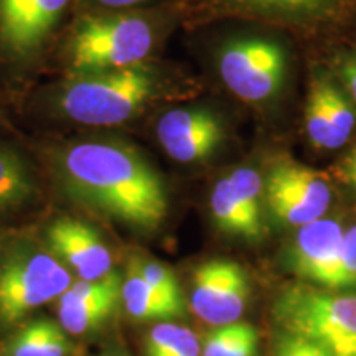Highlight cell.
<instances>
[{"instance_id":"obj_1","label":"cell","mask_w":356,"mask_h":356,"mask_svg":"<svg viewBox=\"0 0 356 356\" xmlns=\"http://www.w3.org/2000/svg\"><path fill=\"white\" fill-rule=\"evenodd\" d=\"M56 168L74 198L104 215L144 231L159 229L165 221V184L129 144L113 139L71 142L58 150Z\"/></svg>"},{"instance_id":"obj_2","label":"cell","mask_w":356,"mask_h":356,"mask_svg":"<svg viewBox=\"0 0 356 356\" xmlns=\"http://www.w3.org/2000/svg\"><path fill=\"white\" fill-rule=\"evenodd\" d=\"M197 84L155 63L88 74H68L47 92V106L65 121L95 127L122 126L162 102L186 99Z\"/></svg>"},{"instance_id":"obj_3","label":"cell","mask_w":356,"mask_h":356,"mask_svg":"<svg viewBox=\"0 0 356 356\" xmlns=\"http://www.w3.org/2000/svg\"><path fill=\"white\" fill-rule=\"evenodd\" d=\"M172 25L167 13L137 8L84 13L66 37L63 55L68 73H99L150 61Z\"/></svg>"},{"instance_id":"obj_4","label":"cell","mask_w":356,"mask_h":356,"mask_svg":"<svg viewBox=\"0 0 356 356\" xmlns=\"http://www.w3.org/2000/svg\"><path fill=\"white\" fill-rule=\"evenodd\" d=\"M213 61L222 86L249 108L266 113L287 95L293 65L284 40L264 33L233 35L218 44Z\"/></svg>"},{"instance_id":"obj_5","label":"cell","mask_w":356,"mask_h":356,"mask_svg":"<svg viewBox=\"0 0 356 356\" xmlns=\"http://www.w3.org/2000/svg\"><path fill=\"white\" fill-rule=\"evenodd\" d=\"M279 333L304 337L332 356H356V293H335L297 284L273 305Z\"/></svg>"},{"instance_id":"obj_6","label":"cell","mask_w":356,"mask_h":356,"mask_svg":"<svg viewBox=\"0 0 356 356\" xmlns=\"http://www.w3.org/2000/svg\"><path fill=\"white\" fill-rule=\"evenodd\" d=\"M210 17L279 26L309 40L337 38L356 26V0H193Z\"/></svg>"},{"instance_id":"obj_7","label":"cell","mask_w":356,"mask_h":356,"mask_svg":"<svg viewBox=\"0 0 356 356\" xmlns=\"http://www.w3.org/2000/svg\"><path fill=\"white\" fill-rule=\"evenodd\" d=\"M335 191L325 173L277 157L264 170L266 210L274 220L293 228L327 216Z\"/></svg>"},{"instance_id":"obj_8","label":"cell","mask_w":356,"mask_h":356,"mask_svg":"<svg viewBox=\"0 0 356 356\" xmlns=\"http://www.w3.org/2000/svg\"><path fill=\"white\" fill-rule=\"evenodd\" d=\"M68 267L44 252H20L0 267V322L17 323L68 291Z\"/></svg>"},{"instance_id":"obj_9","label":"cell","mask_w":356,"mask_h":356,"mask_svg":"<svg viewBox=\"0 0 356 356\" xmlns=\"http://www.w3.org/2000/svg\"><path fill=\"white\" fill-rule=\"evenodd\" d=\"M211 220L221 233L256 243L267 236L264 172L252 163L233 167L210 193Z\"/></svg>"},{"instance_id":"obj_10","label":"cell","mask_w":356,"mask_h":356,"mask_svg":"<svg viewBox=\"0 0 356 356\" xmlns=\"http://www.w3.org/2000/svg\"><path fill=\"white\" fill-rule=\"evenodd\" d=\"M304 132L320 152L348 145L356 134V104L323 61L312 63L309 70Z\"/></svg>"},{"instance_id":"obj_11","label":"cell","mask_w":356,"mask_h":356,"mask_svg":"<svg viewBox=\"0 0 356 356\" xmlns=\"http://www.w3.org/2000/svg\"><path fill=\"white\" fill-rule=\"evenodd\" d=\"M155 136L168 157L178 163H200L213 157L228 139V124L208 104L175 106L155 122Z\"/></svg>"},{"instance_id":"obj_12","label":"cell","mask_w":356,"mask_h":356,"mask_svg":"<svg viewBox=\"0 0 356 356\" xmlns=\"http://www.w3.org/2000/svg\"><path fill=\"white\" fill-rule=\"evenodd\" d=\"M343 233V225L328 216L297 228L291 251L293 273L305 282L328 291L356 286L341 257Z\"/></svg>"},{"instance_id":"obj_13","label":"cell","mask_w":356,"mask_h":356,"mask_svg":"<svg viewBox=\"0 0 356 356\" xmlns=\"http://www.w3.org/2000/svg\"><path fill=\"white\" fill-rule=\"evenodd\" d=\"M248 274L238 262L210 259L191 275L190 307L203 322L221 327L241 318L249 297Z\"/></svg>"},{"instance_id":"obj_14","label":"cell","mask_w":356,"mask_h":356,"mask_svg":"<svg viewBox=\"0 0 356 356\" xmlns=\"http://www.w3.org/2000/svg\"><path fill=\"white\" fill-rule=\"evenodd\" d=\"M71 0H0V47L13 60L37 56Z\"/></svg>"},{"instance_id":"obj_15","label":"cell","mask_w":356,"mask_h":356,"mask_svg":"<svg viewBox=\"0 0 356 356\" xmlns=\"http://www.w3.org/2000/svg\"><path fill=\"white\" fill-rule=\"evenodd\" d=\"M48 249L81 280H97L113 270V256L92 226L76 218H60L47 231Z\"/></svg>"},{"instance_id":"obj_16","label":"cell","mask_w":356,"mask_h":356,"mask_svg":"<svg viewBox=\"0 0 356 356\" xmlns=\"http://www.w3.org/2000/svg\"><path fill=\"white\" fill-rule=\"evenodd\" d=\"M121 300L129 317L140 322H168L186 314L185 304H178L160 296L131 266L122 282Z\"/></svg>"},{"instance_id":"obj_17","label":"cell","mask_w":356,"mask_h":356,"mask_svg":"<svg viewBox=\"0 0 356 356\" xmlns=\"http://www.w3.org/2000/svg\"><path fill=\"white\" fill-rule=\"evenodd\" d=\"M71 341L61 325L35 320L6 343V356H68Z\"/></svg>"},{"instance_id":"obj_18","label":"cell","mask_w":356,"mask_h":356,"mask_svg":"<svg viewBox=\"0 0 356 356\" xmlns=\"http://www.w3.org/2000/svg\"><path fill=\"white\" fill-rule=\"evenodd\" d=\"M37 197L29 163L13 149L0 145V211H12Z\"/></svg>"},{"instance_id":"obj_19","label":"cell","mask_w":356,"mask_h":356,"mask_svg":"<svg viewBox=\"0 0 356 356\" xmlns=\"http://www.w3.org/2000/svg\"><path fill=\"white\" fill-rule=\"evenodd\" d=\"M119 300H121V293L95 297V299H76V297L63 293L58 297L60 325L66 333L83 335L104 323L114 314Z\"/></svg>"},{"instance_id":"obj_20","label":"cell","mask_w":356,"mask_h":356,"mask_svg":"<svg viewBox=\"0 0 356 356\" xmlns=\"http://www.w3.org/2000/svg\"><path fill=\"white\" fill-rule=\"evenodd\" d=\"M259 335L252 325L234 322L216 327L204 338L202 356H257Z\"/></svg>"},{"instance_id":"obj_21","label":"cell","mask_w":356,"mask_h":356,"mask_svg":"<svg viewBox=\"0 0 356 356\" xmlns=\"http://www.w3.org/2000/svg\"><path fill=\"white\" fill-rule=\"evenodd\" d=\"M147 356H202V341L190 328L159 322L145 338Z\"/></svg>"},{"instance_id":"obj_22","label":"cell","mask_w":356,"mask_h":356,"mask_svg":"<svg viewBox=\"0 0 356 356\" xmlns=\"http://www.w3.org/2000/svg\"><path fill=\"white\" fill-rule=\"evenodd\" d=\"M322 61L356 104V40H343L330 44Z\"/></svg>"},{"instance_id":"obj_23","label":"cell","mask_w":356,"mask_h":356,"mask_svg":"<svg viewBox=\"0 0 356 356\" xmlns=\"http://www.w3.org/2000/svg\"><path fill=\"white\" fill-rule=\"evenodd\" d=\"M134 269L139 273L142 277L145 279V282L150 287H154L160 296L167 297L178 304H185L184 296H181V289L178 286V280L175 274L168 269L167 266L160 264L157 261H134L131 264Z\"/></svg>"},{"instance_id":"obj_24","label":"cell","mask_w":356,"mask_h":356,"mask_svg":"<svg viewBox=\"0 0 356 356\" xmlns=\"http://www.w3.org/2000/svg\"><path fill=\"white\" fill-rule=\"evenodd\" d=\"M274 356H332L322 346L292 333H279Z\"/></svg>"},{"instance_id":"obj_25","label":"cell","mask_w":356,"mask_h":356,"mask_svg":"<svg viewBox=\"0 0 356 356\" xmlns=\"http://www.w3.org/2000/svg\"><path fill=\"white\" fill-rule=\"evenodd\" d=\"M84 7L92 12H121L136 10L152 0H79Z\"/></svg>"},{"instance_id":"obj_26","label":"cell","mask_w":356,"mask_h":356,"mask_svg":"<svg viewBox=\"0 0 356 356\" xmlns=\"http://www.w3.org/2000/svg\"><path fill=\"white\" fill-rule=\"evenodd\" d=\"M335 173L346 186H350L356 193V142L346 150L343 157L338 160Z\"/></svg>"},{"instance_id":"obj_27","label":"cell","mask_w":356,"mask_h":356,"mask_svg":"<svg viewBox=\"0 0 356 356\" xmlns=\"http://www.w3.org/2000/svg\"><path fill=\"white\" fill-rule=\"evenodd\" d=\"M341 257L346 273L356 284V225L345 229L343 241H341Z\"/></svg>"}]
</instances>
